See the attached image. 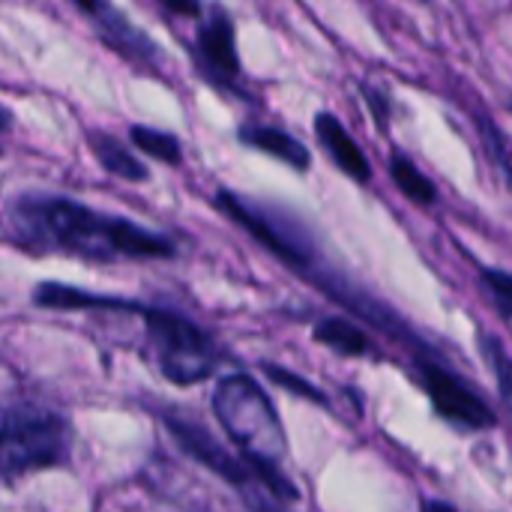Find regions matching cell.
I'll list each match as a JSON object with an SVG mask.
<instances>
[{"label": "cell", "mask_w": 512, "mask_h": 512, "mask_svg": "<svg viewBox=\"0 0 512 512\" xmlns=\"http://www.w3.org/2000/svg\"><path fill=\"white\" fill-rule=\"evenodd\" d=\"M15 240L36 252H66L90 261L174 258L177 246L132 219L93 210L75 198L24 192L9 204Z\"/></svg>", "instance_id": "6da1fadb"}, {"label": "cell", "mask_w": 512, "mask_h": 512, "mask_svg": "<svg viewBox=\"0 0 512 512\" xmlns=\"http://www.w3.org/2000/svg\"><path fill=\"white\" fill-rule=\"evenodd\" d=\"M162 423L171 432L174 444L192 462L204 465L219 480H225L228 486H234L252 507H273V504H297L300 501V492L279 471V465H258V462L246 459L243 453L234 456L198 420L180 417L177 411H165L162 414Z\"/></svg>", "instance_id": "7a4b0ae2"}, {"label": "cell", "mask_w": 512, "mask_h": 512, "mask_svg": "<svg viewBox=\"0 0 512 512\" xmlns=\"http://www.w3.org/2000/svg\"><path fill=\"white\" fill-rule=\"evenodd\" d=\"M213 414L231 444L258 465H282L288 453L282 420L261 390V384L243 372L225 375L213 393Z\"/></svg>", "instance_id": "3957f363"}, {"label": "cell", "mask_w": 512, "mask_h": 512, "mask_svg": "<svg viewBox=\"0 0 512 512\" xmlns=\"http://www.w3.org/2000/svg\"><path fill=\"white\" fill-rule=\"evenodd\" d=\"M213 204L231 219L237 222L255 243H261L273 258H279L285 267H291L297 276L312 279L315 285H321L324 291L330 288V294L336 291V282L327 276L315 243L309 240L306 228H300V222H294L291 216H285L282 210L273 207H261L231 189H219Z\"/></svg>", "instance_id": "277c9868"}, {"label": "cell", "mask_w": 512, "mask_h": 512, "mask_svg": "<svg viewBox=\"0 0 512 512\" xmlns=\"http://www.w3.org/2000/svg\"><path fill=\"white\" fill-rule=\"evenodd\" d=\"M72 456V426L33 405L0 411V477L12 480L33 471L66 465Z\"/></svg>", "instance_id": "5b68a950"}, {"label": "cell", "mask_w": 512, "mask_h": 512, "mask_svg": "<svg viewBox=\"0 0 512 512\" xmlns=\"http://www.w3.org/2000/svg\"><path fill=\"white\" fill-rule=\"evenodd\" d=\"M144 327L150 348L159 360V372L177 384V387H192L207 381L216 366H219V348L216 342L186 315L162 306H147L141 309Z\"/></svg>", "instance_id": "8992f818"}, {"label": "cell", "mask_w": 512, "mask_h": 512, "mask_svg": "<svg viewBox=\"0 0 512 512\" xmlns=\"http://www.w3.org/2000/svg\"><path fill=\"white\" fill-rule=\"evenodd\" d=\"M417 375L435 405V411L459 426V429H492L498 423L495 411L489 408V402L483 396H477L453 369H447L441 360H435L432 354H420L417 357Z\"/></svg>", "instance_id": "52a82bcc"}, {"label": "cell", "mask_w": 512, "mask_h": 512, "mask_svg": "<svg viewBox=\"0 0 512 512\" xmlns=\"http://www.w3.org/2000/svg\"><path fill=\"white\" fill-rule=\"evenodd\" d=\"M195 69L201 78L219 90L243 93L240 90V57H237V36L234 21L222 6H213L198 27L195 36Z\"/></svg>", "instance_id": "ba28073f"}, {"label": "cell", "mask_w": 512, "mask_h": 512, "mask_svg": "<svg viewBox=\"0 0 512 512\" xmlns=\"http://www.w3.org/2000/svg\"><path fill=\"white\" fill-rule=\"evenodd\" d=\"M84 15L93 18L99 39L117 51L120 57L138 63V66H156L159 63V45L141 30L135 27L120 9H114L108 0H72Z\"/></svg>", "instance_id": "9c48e42d"}, {"label": "cell", "mask_w": 512, "mask_h": 512, "mask_svg": "<svg viewBox=\"0 0 512 512\" xmlns=\"http://www.w3.org/2000/svg\"><path fill=\"white\" fill-rule=\"evenodd\" d=\"M33 306L57 309V312H132V315H141L144 309V303L138 300L93 294V291L63 285V282H39L33 288Z\"/></svg>", "instance_id": "30bf717a"}, {"label": "cell", "mask_w": 512, "mask_h": 512, "mask_svg": "<svg viewBox=\"0 0 512 512\" xmlns=\"http://www.w3.org/2000/svg\"><path fill=\"white\" fill-rule=\"evenodd\" d=\"M315 135L321 141V147L330 153V159L357 183H369L372 177V165L366 159V153L360 150V144L348 135V129L342 126V120L336 114L321 111L315 117Z\"/></svg>", "instance_id": "8fae6325"}, {"label": "cell", "mask_w": 512, "mask_h": 512, "mask_svg": "<svg viewBox=\"0 0 512 512\" xmlns=\"http://www.w3.org/2000/svg\"><path fill=\"white\" fill-rule=\"evenodd\" d=\"M237 138L246 147H255V150L291 165L294 171H309V165H312V153L306 150V144L300 138L288 135L285 129L264 126V123H246L237 129Z\"/></svg>", "instance_id": "7c38bea8"}, {"label": "cell", "mask_w": 512, "mask_h": 512, "mask_svg": "<svg viewBox=\"0 0 512 512\" xmlns=\"http://www.w3.org/2000/svg\"><path fill=\"white\" fill-rule=\"evenodd\" d=\"M87 141L93 147V156L96 162L111 174V177H120V180H129V183H144L150 177L147 165L141 159H135L114 135L102 132V129H90L87 132Z\"/></svg>", "instance_id": "4fadbf2b"}, {"label": "cell", "mask_w": 512, "mask_h": 512, "mask_svg": "<svg viewBox=\"0 0 512 512\" xmlns=\"http://www.w3.org/2000/svg\"><path fill=\"white\" fill-rule=\"evenodd\" d=\"M312 336H315V342H321L345 357H366L372 351L369 336L348 318H321L315 324Z\"/></svg>", "instance_id": "5bb4252c"}, {"label": "cell", "mask_w": 512, "mask_h": 512, "mask_svg": "<svg viewBox=\"0 0 512 512\" xmlns=\"http://www.w3.org/2000/svg\"><path fill=\"white\" fill-rule=\"evenodd\" d=\"M390 177H393L396 189L405 198H411L414 204H435V198H438L435 183L405 153H393L390 156Z\"/></svg>", "instance_id": "9a60e30c"}, {"label": "cell", "mask_w": 512, "mask_h": 512, "mask_svg": "<svg viewBox=\"0 0 512 512\" xmlns=\"http://www.w3.org/2000/svg\"><path fill=\"white\" fill-rule=\"evenodd\" d=\"M129 138H132V144L141 153H147V156H153L159 162H168V165H180L183 162V144H180V138L171 135V132H165V129H153V126L135 123L129 129Z\"/></svg>", "instance_id": "2e32d148"}, {"label": "cell", "mask_w": 512, "mask_h": 512, "mask_svg": "<svg viewBox=\"0 0 512 512\" xmlns=\"http://www.w3.org/2000/svg\"><path fill=\"white\" fill-rule=\"evenodd\" d=\"M480 351L489 363V369L495 372V381H498V390H501V399L507 402V408L512 411V360L507 354V348L501 345L498 336H489V333H480Z\"/></svg>", "instance_id": "e0dca14e"}, {"label": "cell", "mask_w": 512, "mask_h": 512, "mask_svg": "<svg viewBox=\"0 0 512 512\" xmlns=\"http://www.w3.org/2000/svg\"><path fill=\"white\" fill-rule=\"evenodd\" d=\"M261 369H264V375H267L276 387H282V390H288V393H294V396H300V399H306V402H315V405L327 408V396H324L312 381L300 378L297 372L282 369V366H276V363H261Z\"/></svg>", "instance_id": "ac0fdd59"}, {"label": "cell", "mask_w": 512, "mask_h": 512, "mask_svg": "<svg viewBox=\"0 0 512 512\" xmlns=\"http://www.w3.org/2000/svg\"><path fill=\"white\" fill-rule=\"evenodd\" d=\"M483 285L489 288L492 300L498 303V309L510 318V324H512V276L510 273L486 267V270H483Z\"/></svg>", "instance_id": "d6986e66"}, {"label": "cell", "mask_w": 512, "mask_h": 512, "mask_svg": "<svg viewBox=\"0 0 512 512\" xmlns=\"http://www.w3.org/2000/svg\"><path fill=\"white\" fill-rule=\"evenodd\" d=\"M159 6L168 15H180V18H198L201 15V0H159Z\"/></svg>", "instance_id": "ffe728a7"}, {"label": "cell", "mask_w": 512, "mask_h": 512, "mask_svg": "<svg viewBox=\"0 0 512 512\" xmlns=\"http://www.w3.org/2000/svg\"><path fill=\"white\" fill-rule=\"evenodd\" d=\"M363 93H366V99H369V108H372V114H375V120L381 123V126H387V99H384V93L381 90H375V87H363Z\"/></svg>", "instance_id": "44dd1931"}, {"label": "cell", "mask_w": 512, "mask_h": 512, "mask_svg": "<svg viewBox=\"0 0 512 512\" xmlns=\"http://www.w3.org/2000/svg\"><path fill=\"white\" fill-rule=\"evenodd\" d=\"M12 111L6 108V105H0V132H9V126H12Z\"/></svg>", "instance_id": "7402d4cb"}]
</instances>
